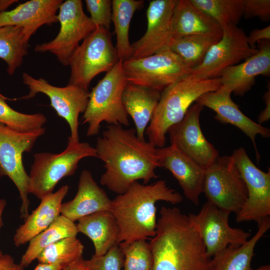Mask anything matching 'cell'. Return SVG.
<instances>
[{"mask_svg": "<svg viewBox=\"0 0 270 270\" xmlns=\"http://www.w3.org/2000/svg\"><path fill=\"white\" fill-rule=\"evenodd\" d=\"M95 148L106 169L100 182L114 192L122 194L136 181L147 184L158 178L156 148L139 139L134 128L110 124L98 138Z\"/></svg>", "mask_w": 270, "mask_h": 270, "instance_id": "1", "label": "cell"}, {"mask_svg": "<svg viewBox=\"0 0 270 270\" xmlns=\"http://www.w3.org/2000/svg\"><path fill=\"white\" fill-rule=\"evenodd\" d=\"M156 233L149 244L151 270H210L212 258L188 215L162 206Z\"/></svg>", "mask_w": 270, "mask_h": 270, "instance_id": "2", "label": "cell"}, {"mask_svg": "<svg viewBox=\"0 0 270 270\" xmlns=\"http://www.w3.org/2000/svg\"><path fill=\"white\" fill-rule=\"evenodd\" d=\"M182 200V196L168 186L164 180L150 184L134 182L126 192L112 201L110 212L120 229L118 245L154 237L157 224L156 202L162 200L175 204Z\"/></svg>", "mask_w": 270, "mask_h": 270, "instance_id": "3", "label": "cell"}, {"mask_svg": "<svg viewBox=\"0 0 270 270\" xmlns=\"http://www.w3.org/2000/svg\"><path fill=\"white\" fill-rule=\"evenodd\" d=\"M221 86L220 77L202 80L183 78L165 88L146 130L148 142L156 148L164 147L168 128L182 120L200 96Z\"/></svg>", "mask_w": 270, "mask_h": 270, "instance_id": "4", "label": "cell"}, {"mask_svg": "<svg viewBox=\"0 0 270 270\" xmlns=\"http://www.w3.org/2000/svg\"><path fill=\"white\" fill-rule=\"evenodd\" d=\"M127 83L119 60L101 79L89 94L82 116V124H88V136L97 135L102 122L128 126L130 122L122 102V94Z\"/></svg>", "mask_w": 270, "mask_h": 270, "instance_id": "5", "label": "cell"}, {"mask_svg": "<svg viewBox=\"0 0 270 270\" xmlns=\"http://www.w3.org/2000/svg\"><path fill=\"white\" fill-rule=\"evenodd\" d=\"M86 157L97 158L96 148L87 142H68L59 154H36L28 174L29 194L40 200L52 194L62 178L74 174L79 162Z\"/></svg>", "mask_w": 270, "mask_h": 270, "instance_id": "6", "label": "cell"}, {"mask_svg": "<svg viewBox=\"0 0 270 270\" xmlns=\"http://www.w3.org/2000/svg\"><path fill=\"white\" fill-rule=\"evenodd\" d=\"M118 61L110 30L96 26L79 44L70 58V74L68 84L88 90L96 76L108 72Z\"/></svg>", "mask_w": 270, "mask_h": 270, "instance_id": "7", "label": "cell"}, {"mask_svg": "<svg viewBox=\"0 0 270 270\" xmlns=\"http://www.w3.org/2000/svg\"><path fill=\"white\" fill-rule=\"evenodd\" d=\"M46 131L44 127L29 132H18L0 123V178L8 176L20 193L21 218L29 214L30 176L22 162V154L29 152Z\"/></svg>", "mask_w": 270, "mask_h": 270, "instance_id": "8", "label": "cell"}, {"mask_svg": "<svg viewBox=\"0 0 270 270\" xmlns=\"http://www.w3.org/2000/svg\"><path fill=\"white\" fill-rule=\"evenodd\" d=\"M202 192L208 202L236 214L248 198L247 188L232 156L219 158L205 169Z\"/></svg>", "mask_w": 270, "mask_h": 270, "instance_id": "9", "label": "cell"}, {"mask_svg": "<svg viewBox=\"0 0 270 270\" xmlns=\"http://www.w3.org/2000/svg\"><path fill=\"white\" fill-rule=\"evenodd\" d=\"M127 82L158 90L186 78L192 68L170 48L122 62Z\"/></svg>", "mask_w": 270, "mask_h": 270, "instance_id": "10", "label": "cell"}, {"mask_svg": "<svg viewBox=\"0 0 270 270\" xmlns=\"http://www.w3.org/2000/svg\"><path fill=\"white\" fill-rule=\"evenodd\" d=\"M60 24L59 32L52 40L36 46V52H50L64 66L69 64L70 58L83 40L96 26L83 10L81 0H66L62 2L57 14Z\"/></svg>", "mask_w": 270, "mask_h": 270, "instance_id": "11", "label": "cell"}, {"mask_svg": "<svg viewBox=\"0 0 270 270\" xmlns=\"http://www.w3.org/2000/svg\"><path fill=\"white\" fill-rule=\"evenodd\" d=\"M22 78L23 83L30 91L20 99L32 98L37 93L47 96L50 100V106L69 125L70 135L68 142H79L78 116L86 110L89 98L88 90L72 84H68L64 87L54 86L42 78H34L26 72L22 74Z\"/></svg>", "mask_w": 270, "mask_h": 270, "instance_id": "12", "label": "cell"}, {"mask_svg": "<svg viewBox=\"0 0 270 270\" xmlns=\"http://www.w3.org/2000/svg\"><path fill=\"white\" fill-rule=\"evenodd\" d=\"M222 30L220 40L210 48L202 62L184 78L202 80L219 77L226 68L238 64L258 52L257 48L250 46L247 36L237 26H228Z\"/></svg>", "mask_w": 270, "mask_h": 270, "instance_id": "13", "label": "cell"}, {"mask_svg": "<svg viewBox=\"0 0 270 270\" xmlns=\"http://www.w3.org/2000/svg\"><path fill=\"white\" fill-rule=\"evenodd\" d=\"M232 157L245 182L248 198L236 214L237 222L254 221L258 224L270 215V170L264 172L250 160L244 148L234 150Z\"/></svg>", "mask_w": 270, "mask_h": 270, "instance_id": "14", "label": "cell"}, {"mask_svg": "<svg viewBox=\"0 0 270 270\" xmlns=\"http://www.w3.org/2000/svg\"><path fill=\"white\" fill-rule=\"evenodd\" d=\"M230 214L206 202L198 213L188 214L210 258L230 245L244 244L250 236L249 232L230 226Z\"/></svg>", "mask_w": 270, "mask_h": 270, "instance_id": "15", "label": "cell"}, {"mask_svg": "<svg viewBox=\"0 0 270 270\" xmlns=\"http://www.w3.org/2000/svg\"><path fill=\"white\" fill-rule=\"evenodd\" d=\"M203 106L194 102L180 122L170 126L169 134L171 145L206 169L220 156L214 146L204 136L200 124Z\"/></svg>", "mask_w": 270, "mask_h": 270, "instance_id": "16", "label": "cell"}, {"mask_svg": "<svg viewBox=\"0 0 270 270\" xmlns=\"http://www.w3.org/2000/svg\"><path fill=\"white\" fill-rule=\"evenodd\" d=\"M176 2V0L150 2L146 10V30L140 40L131 44L130 59L142 58L169 48L173 38L172 16Z\"/></svg>", "mask_w": 270, "mask_h": 270, "instance_id": "17", "label": "cell"}, {"mask_svg": "<svg viewBox=\"0 0 270 270\" xmlns=\"http://www.w3.org/2000/svg\"><path fill=\"white\" fill-rule=\"evenodd\" d=\"M232 92L220 86L217 90L206 92L200 96L195 102L203 107L206 106L216 112L214 118L224 124H230L240 129L248 136L254 146L258 161L260 156L258 152L256 136L258 134L262 138L270 136V130L256 123L244 114L231 98Z\"/></svg>", "mask_w": 270, "mask_h": 270, "instance_id": "18", "label": "cell"}, {"mask_svg": "<svg viewBox=\"0 0 270 270\" xmlns=\"http://www.w3.org/2000/svg\"><path fill=\"white\" fill-rule=\"evenodd\" d=\"M158 166L168 170L178 180L184 196L196 205L202 193L205 169L174 146L156 148Z\"/></svg>", "mask_w": 270, "mask_h": 270, "instance_id": "19", "label": "cell"}, {"mask_svg": "<svg viewBox=\"0 0 270 270\" xmlns=\"http://www.w3.org/2000/svg\"><path fill=\"white\" fill-rule=\"evenodd\" d=\"M258 52L244 62L229 66L220 74L221 86L242 96L254 85L258 76L270 75V42H258Z\"/></svg>", "mask_w": 270, "mask_h": 270, "instance_id": "20", "label": "cell"}, {"mask_svg": "<svg viewBox=\"0 0 270 270\" xmlns=\"http://www.w3.org/2000/svg\"><path fill=\"white\" fill-rule=\"evenodd\" d=\"M62 2V0H30L20 4L12 10L0 13V27H21L28 42L39 28L58 22L56 13Z\"/></svg>", "mask_w": 270, "mask_h": 270, "instance_id": "21", "label": "cell"}, {"mask_svg": "<svg viewBox=\"0 0 270 270\" xmlns=\"http://www.w3.org/2000/svg\"><path fill=\"white\" fill-rule=\"evenodd\" d=\"M112 201L88 170H82L77 192L73 199L62 203L60 214L74 222L89 214L110 211Z\"/></svg>", "mask_w": 270, "mask_h": 270, "instance_id": "22", "label": "cell"}, {"mask_svg": "<svg viewBox=\"0 0 270 270\" xmlns=\"http://www.w3.org/2000/svg\"><path fill=\"white\" fill-rule=\"evenodd\" d=\"M69 186L64 185L58 190L42 198L38 206L24 219V223L16 230L13 240L18 247L47 228L60 215L62 201Z\"/></svg>", "mask_w": 270, "mask_h": 270, "instance_id": "23", "label": "cell"}, {"mask_svg": "<svg viewBox=\"0 0 270 270\" xmlns=\"http://www.w3.org/2000/svg\"><path fill=\"white\" fill-rule=\"evenodd\" d=\"M173 38L209 34L222 36L220 26L192 0H176L172 16Z\"/></svg>", "mask_w": 270, "mask_h": 270, "instance_id": "24", "label": "cell"}, {"mask_svg": "<svg viewBox=\"0 0 270 270\" xmlns=\"http://www.w3.org/2000/svg\"><path fill=\"white\" fill-rule=\"evenodd\" d=\"M161 96L154 89L127 82L122 94V102L128 115L132 118L137 136L145 140L144 132Z\"/></svg>", "mask_w": 270, "mask_h": 270, "instance_id": "25", "label": "cell"}, {"mask_svg": "<svg viewBox=\"0 0 270 270\" xmlns=\"http://www.w3.org/2000/svg\"><path fill=\"white\" fill-rule=\"evenodd\" d=\"M78 221L76 224L78 232L84 234L92 240L94 255L103 256L110 248L118 245L120 229L116 218L110 211L96 212Z\"/></svg>", "mask_w": 270, "mask_h": 270, "instance_id": "26", "label": "cell"}, {"mask_svg": "<svg viewBox=\"0 0 270 270\" xmlns=\"http://www.w3.org/2000/svg\"><path fill=\"white\" fill-rule=\"evenodd\" d=\"M258 224V230L244 244L228 246L212 258L210 270H252L251 262L254 248L270 228V216Z\"/></svg>", "mask_w": 270, "mask_h": 270, "instance_id": "27", "label": "cell"}, {"mask_svg": "<svg viewBox=\"0 0 270 270\" xmlns=\"http://www.w3.org/2000/svg\"><path fill=\"white\" fill-rule=\"evenodd\" d=\"M142 0H112V21L116 36L115 46L119 60L122 62L130 59L132 46L128 32L132 16L136 10L144 6Z\"/></svg>", "mask_w": 270, "mask_h": 270, "instance_id": "28", "label": "cell"}, {"mask_svg": "<svg viewBox=\"0 0 270 270\" xmlns=\"http://www.w3.org/2000/svg\"><path fill=\"white\" fill-rule=\"evenodd\" d=\"M78 233L74 222L60 214L47 228L28 242L20 264L24 268L28 266L46 248L64 238L76 236Z\"/></svg>", "mask_w": 270, "mask_h": 270, "instance_id": "29", "label": "cell"}, {"mask_svg": "<svg viewBox=\"0 0 270 270\" xmlns=\"http://www.w3.org/2000/svg\"><path fill=\"white\" fill-rule=\"evenodd\" d=\"M221 38L213 34H200L173 38L169 48L192 70L202 62L210 48Z\"/></svg>", "mask_w": 270, "mask_h": 270, "instance_id": "30", "label": "cell"}, {"mask_svg": "<svg viewBox=\"0 0 270 270\" xmlns=\"http://www.w3.org/2000/svg\"><path fill=\"white\" fill-rule=\"evenodd\" d=\"M28 44L21 27H0V58L6 62L8 74L12 75L22 64L28 54Z\"/></svg>", "mask_w": 270, "mask_h": 270, "instance_id": "31", "label": "cell"}, {"mask_svg": "<svg viewBox=\"0 0 270 270\" xmlns=\"http://www.w3.org/2000/svg\"><path fill=\"white\" fill-rule=\"evenodd\" d=\"M211 16L222 29L237 26L243 16L244 0H192Z\"/></svg>", "mask_w": 270, "mask_h": 270, "instance_id": "32", "label": "cell"}, {"mask_svg": "<svg viewBox=\"0 0 270 270\" xmlns=\"http://www.w3.org/2000/svg\"><path fill=\"white\" fill-rule=\"evenodd\" d=\"M84 246L76 236L61 239L44 249L36 260L38 263L60 264L64 267L82 257Z\"/></svg>", "mask_w": 270, "mask_h": 270, "instance_id": "33", "label": "cell"}, {"mask_svg": "<svg viewBox=\"0 0 270 270\" xmlns=\"http://www.w3.org/2000/svg\"><path fill=\"white\" fill-rule=\"evenodd\" d=\"M8 98L0 94V123L18 132H29L43 127L47 121L42 114H26L12 108Z\"/></svg>", "mask_w": 270, "mask_h": 270, "instance_id": "34", "label": "cell"}, {"mask_svg": "<svg viewBox=\"0 0 270 270\" xmlns=\"http://www.w3.org/2000/svg\"><path fill=\"white\" fill-rule=\"evenodd\" d=\"M118 246L124 256V270H151L152 256L149 242L146 240Z\"/></svg>", "mask_w": 270, "mask_h": 270, "instance_id": "35", "label": "cell"}, {"mask_svg": "<svg viewBox=\"0 0 270 270\" xmlns=\"http://www.w3.org/2000/svg\"><path fill=\"white\" fill-rule=\"evenodd\" d=\"M124 256L118 245L110 248L103 256L93 255L84 260L86 270H121L123 267Z\"/></svg>", "mask_w": 270, "mask_h": 270, "instance_id": "36", "label": "cell"}, {"mask_svg": "<svg viewBox=\"0 0 270 270\" xmlns=\"http://www.w3.org/2000/svg\"><path fill=\"white\" fill-rule=\"evenodd\" d=\"M91 20L96 26H102L110 30L112 22V0H86Z\"/></svg>", "mask_w": 270, "mask_h": 270, "instance_id": "37", "label": "cell"}, {"mask_svg": "<svg viewBox=\"0 0 270 270\" xmlns=\"http://www.w3.org/2000/svg\"><path fill=\"white\" fill-rule=\"evenodd\" d=\"M243 16L246 18L258 17L268 22L270 18V0H244Z\"/></svg>", "mask_w": 270, "mask_h": 270, "instance_id": "38", "label": "cell"}, {"mask_svg": "<svg viewBox=\"0 0 270 270\" xmlns=\"http://www.w3.org/2000/svg\"><path fill=\"white\" fill-rule=\"evenodd\" d=\"M248 44L252 48H256V43L262 40H270V26H268L264 28L254 29L252 30L247 36Z\"/></svg>", "mask_w": 270, "mask_h": 270, "instance_id": "39", "label": "cell"}, {"mask_svg": "<svg viewBox=\"0 0 270 270\" xmlns=\"http://www.w3.org/2000/svg\"><path fill=\"white\" fill-rule=\"evenodd\" d=\"M24 268L20 264L15 262L10 255L3 253L0 255V270H24Z\"/></svg>", "mask_w": 270, "mask_h": 270, "instance_id": "40", "label": "cell"}, {"mask_svg": "<svg viewBox=\"0 0 270 270\" xmlns=\"http://www.w3.org/2000/svg\"><path fill=\"white\" fill-rule=\"evenodd\" d=\"M268 90L264 95V100L266 106L265 108L260 113L258 116V124H262L267 122L270 118V88L268 83Z\"/></svg>", "mask_w": 270, "mask_h": 270, "instance_id": "41", "label": "cell"}, {"mask_svg": "<svg viewBox=\"0 0 270 270\" xmlns=\"http://www.w3.org/2000/svg\"><path fill=\"white\" fill-rule=\"evenodd\" d=\"M62 270H86L84 260L82 257L76 261L64 266Z\"/></svg>", "mask_w": 270, "mask_h": 270, "instance_id": "42", "label": "cell"}, {"mask_svg": "<svg viewBox=\"0 0 270 270\" xmlns=\"http://www.w3.org/2000/svg\"><path fill=\"white\" fill-rule=\"evenodd\" d=\"M64 268L60 264H47L38 263L34 270H62Z\"/></svg>", "mask_w": 270, "mask_h": 270, "instance_id": "43", "label": "cell"}, {"mask_svg": "<svg viewBox=\"0 0 270 270\" xmlns=\"http://www.w3.org/2000/svg\"><path fill=\"white\" fill-rule=\"evenodd\" d=\"M6 205V201L5 199H0V228L3 225L2 222V214L4 208ZM2 254V252L0 250V255Z\"/></svg>", "mask_w": 270, "mask_h": 270, "instance_id": "44", "label": "cell"}, {"mask_svg": "<svg viewBox=\"0 0 270 270\" xmlns=\"http://www.w3.org/2000/svg\"><path fill=\"white\" fill-rule=\"evenodd\" d=\"M255 270H270V265L262 266Z\"/></svg>", "mask_w": 270, "mask_h": 270, "instance_id": "45", "label": "cell"}]
</instances>
